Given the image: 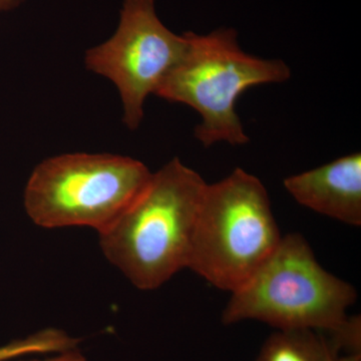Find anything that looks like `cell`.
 Masks as SVG:
<instances>
[{"instance_id":"cell-1","label":"cell","mask_w":361,"mask_h":361,"mask_svg":"<svg viewBox=\"0 0 361 361\" xmlns=\"http://www.w3.org/2000/svg\"><path fill=\"white\" fill-rule=\"evenodd\" d=\"M207 183L175 158L153 173L122 215L99 233L106 258L141 290L188 268Z\"/></svg>"},{"instance_id":"cell-2","label":"cell","mask_w":361,"mask_h":361,"mask_svg":"<svg viewBox=\"0 0 361 361\" xmlns=\"http://www.w3.org/2000/svg\"><path fill=\"white\" fill-rule=\"evenodd\" d=\"M356 299L355 287L325 270L302 235L290 233L232 292L221 320L227 325L256 320L277 330L312 329L331 336L348 322Z\"/></svg>"},{"instance_id":"cell-3","label":"cell","mask_w":361,"mask_h":361,"mask_svg":"<svg viewBox=\"0 0 361 361\" xmlns=\"http://www.w3.org/2000/svg\"><path fill=\"white\" fill-rule=\"evenodd\" d=\"M185 35L186 51L156 96L186 104L200 114L195 137L204 147L220 142L246 145L249 137L236 111L240 96L255 85L286 82L291 77L290 68L281 59L247 54L232 28L206 35Z\"/></svg>"},{"instance_id":"cell-4","label":"cell","mask_w":361,"mask_h":361,"mask_svg":"<svg viewBox=\"0 0 361 361\" xmlns=\"http://www.w3.org/2000/svg\"><path fill=\"white\" fill-rule=\"evenodd\" d=\"M281 238L264 185L236 168L219 182L207 184L188 268L232 293L250 279Z\"/></svg>"},{"instance_id":"cell-5","label":"cell","mask_w":361,"mask_h":361,"mask_svg":"<svg viewBox=\"0 0 361 361\" xmlns=\"http://www.w3.org/2000/svg\"><path fill=\"white\" fill-rule=\"evenodd\" d=\"M153 173L142 161L111 154H65L30 175L25 208L42 228L80 226L101 233L141 193Z\"/></svg>"},{"instance_id":"cell-6","label":"cell","mask_w":361,"mask_h":361,"mask_svg":"<svg viewBox=\"0 0 361 361\" xmlns=\"http://www.w3.org/2000/svg\"><path fill=\"white\" fill-rule=\"evenodd\" d=\"M186 35L161 23L156 0H123L115 33L85 52L87 70L108 78L120 94L123 123L134 130L147 97L156 94L186 51Z\"/></svg>"},{"instance_id":"cell-7","label":"cell","mask_w":361,"mask_h":361,"mask_svg":"<svg viewBox=\"0 0 361 361\" xmlns=\"http://www.w3.org/2000/svg\"><path fill=\"white\" fill-rule=\"evenodd\" d=\"M284 188L300 205L344 223L361 225V154L290 176Z\"/></svg>"},{"instance_id":"cell-8","label":"cell","mask_w":361,"mask_h":361,"mask_svg":"<svg viewBox=\"0 0 361 361\" xmlns=\"http://www.w3.org/2000/svg\"><path fill=\"white\" fill-rule=\"evenodd\" d=\"M336 355L322 332L284 329L268 337L255 361H332Z\"/></svg>"},{"instance_id":"cell-9","label":"cell","mask_w":361,"mask_h":361,"mask_svg":"<svg viewBox=\"0 0 361 361\" xmlns=\"http://www.w3.org/2000/svg\"><path fill=\"white\" fill-rule=\"evenodd\" d=\"M80 339L73 338L63 330L47 329L32 336L11 341L0 348V361H7L32 353H63L77 348Z\"/></svg>"},{"instance_id":"cell-10","label":"cell","mask_w":361,"mask_h":361,"mask_svg":"<svg viewBox=\"0 0 361 361\" xmlns=\"http://www.w3.org/2000/svg\"><path fill=\"white\" fill-rule=\"evenodd\" d=\"M28 361H85V358L80 351L75 350V348L71 349V350L63 351V353H59L58 356L47 358V360Z\"/></svg>"},{"instance_id":"cell-11","label":"cell","mask_w":361,"mask_h":361,"mask_svg":"<svg viewBox=\"0 0 361 361\" xmlns=\"http://www.w3.org/2000/svg\"><path fill=\"white\" fill-rule=\"evenodd\" d=\"M26 0H0V13L4 11H13L21 6Z\"/></svg>"},{"instance_id":"cell-12","label":"cell","mask_w":361,"mask_h":361,"mask_svg":"<svg viewBox=\"0 0 361 361\" xmlns=\"http://www.w3.org/2000/svg\"><path fill=\"white\" fill-rule=\"evenodd\" d=\"M332 361H361V353H348L345 355H336Z\"/></svg>"}]
</instances>
